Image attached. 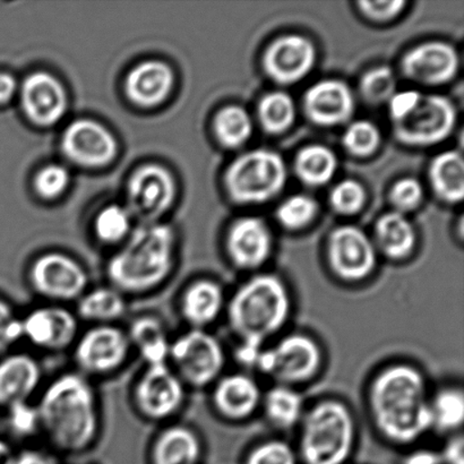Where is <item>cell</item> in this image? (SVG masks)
Masks as SVG:
<instances>
[{"label":"cell","instance_id":"cell-1","mask_svg":"<svg viewBox=\"0 0 464 464\" xmlns=\"http://www.w3.org/2000/svg\"><path fill=\"white\" fill-rule=\"evenodd\" d=\"M41 435L56 454L82 456L98 443L102 407L92 380L77 371L54 376L36 400Z\"/></svg>","mask_w":464,"mask_h":464},{"label":"cell","instance_id":"cell-2","mask_svg":"<svg viewBox=\"0 0 464 464\" xmlns=\"http://www.w3.org/2000/svg\"><path fill=\"white\" fill-rule=\"evenodd\" d=\"M367 407L375 430L394 445H411L433 430L429 381L420 367L395 362L368 384Z\"/></svg>","mask_w":464,"mask_h":464},{"label":"cell","instance_id":"cell-3","mask_svg":"<svg viewBox=\"0 0 464 464\" xmlns=\"http://www.w3.org/2000/svg\"><path fill=\"white\" fill-rule=\"evenodd\" d=\"M177 240L171 227L150 222L130 232L108 259L107 284L127 298L156 293L174 276Z\"/></svg>","mask_w":464,"mask_h":464},{"label":"cell","instance_id":"cell-4","mask_svg":"<svg viewBox=\"0 0 464 464\" xmlns=\"http://www.w3.org/2000/svg\"><path fill=\"white\" fill-rule=\"evenodd\" d=\"M294 299L286 282L270 272H257L227 299L226 317L238 343L264 348L293 314Z\"/></svg>","mask_w":464,"mask_h":464},{"label":"cell","instance_id":"cell-5","mask_svg":"<svg viewBox=\"0 0 464 464\" xmlns=\"http://www.w3.org/2000/svg\"><path fill=\"white\" fill-rule=\"evenodd\" d=\"M298 429L295 451L304 464H344L356 448V418L340 399H321L306 408Z\"/></svg>","mask_w":464,"mask_h":464},{"label":"cell","instance_id":"cell-6","mask_svg":"<svg viewBox=\"0 0 464 464\" xmlns=\"http://www.w3.org/2000/svg\"><path fill=\"white\" fill-rule=\"evenodd\" d=\"M323 365L324 353L317 340L303 332H293L266 345L258 354L254 371L275 384L297 389L316 379Z\"/></svg>","mask_w":464,"mask_h":464},{"label":"cell","instance_id":"cell-7","mask_svg":"<svg viewBox=\"0 0 464 464\" xmlns=\"http://www.w3.org/2000/svg\"><path fill=\"white\" fill-rule=\"evenodd\" d=\"M286 179L288 169L280 153L256 149L231 162L225 185L232 201L247 206L270 202L285 188Z\"/></svg>","mask_w":464,"mask_h":464},{"label":"cell","instance_id":"cell-8","mask_svg":"<svg viewBox=\"0 0 464 464\" xmlns=\"http://www.w3.org/2000/svg\"><path fill=\"white\" fill-rule=\"evenodd\" d=\"M168 363L186 388L202 390L224 375L227 354L210 330L188 329L172 338Z\"/></svg>","mask_w":464,"mask_h":464},{"label":"cell","instance_id":"cell-9","mask_svg":"<svg viewBox=\"0 0 464 464\" xmlns=\"http://www.w3.org/2000/svg\"><path fill=\"white\" fill-rule=\"evenodd\" d=\"M32 294L47 304H75L90 288V276L83 264L70 255L50 252L40 255L26 271Z\"/></svg>","mask_w":464,"mask_h":464},{"label":"cell","instance_id":"cell-10","mask_svg":"<svg viewBox=\"0 0 464 464\" xmlns=\"http://www.w3.org/2000/svg\"><path fill=\"white\" fill-rule=\"evenodd\" d=\"M188 390L169 363L144 366L131 388V404L142 420L169 424L183 411Z\"/></svg>","mask_w":464,"mask_h":464},{"label":"cell","instance_id":"cell-11","mask_svg":"<svg viewBox=\"0 0 464 464\" xmlns=\"http://www.w3.org/2000/svg\"><path fill=\"white\" fill-rule=\"evenodd\" d=\"M71 353L75 371L90 380L117 374L133 354L126 329L120 324L90 325Z\"/></svg>","mask_w":464,"mask_h":464},{"label":"cell","instance_id":"cell-12","mask_svg":"<svg viewBox=\"0 0 464 464\" xmlns=\"http://www.w3.org/2000/svg\"><path fill=\"white\" fill-rule=\"evenodd\" d=\"M332 275L344 284H362L374 275L379 253L372 237L357 226H340L331 231L325 246Z\"/></svg>","mask_w":464,"mask_h":464},{"label":"cell","instance_id":"cell-13","mask_svg":"<svg viewBox=\"0 0 464 464\" xmlns=\"http://www.w3.org/2000/svg\"><path fill=\"white\" fill-rule=\"evenodd\" d=\"M458 112L451 99L440 94H421L407 117L392 122L395 140L411 148H427L449 139L457 126Z\"/></svg>","mask_w":464,"mask_h":464},{"label":"cell","instance_id":"cell-14","mask_svg":"<svg viewBox=\"0 0 464 464\" xmlns=\"http://www.w3.org/2000/svg\"><path fill=\"white\" fill-rule=\"evenodd\" d=\"M22 340L49 353L71 352L81 334L74 309L66 304H47L21 316Z\"/></svg>","mask_w":464,"mask_h":464},{"label":"cell","instance_id":"cell-15","mask_svg":"<svg viewBox=\"0 0 464 464\" xmlns=\"http://www.w3.org/2000/svg\"><path fill=\"white\" fill-rule=\"evenodd\" d=\"M315 44L302 34H285L273 40L262 57L263 71L279 85H293L306 79L317 62Z\"/></svg>","mask_w":464,"mask_h":464},{"label":"cell","instance_id":"cell-16","mask_svg":"<svg viewBox=\"0 0 464 464\" xmlns=\"http://www.w3.org/2000/svg\"><path fill=\"white\" fill-rule=\"evenodd\" d=\"M275 240L266 221L245 217L234 222L226 237L231 266L244 272H259L271 258Z\"/></svg>","mask_w":464,"mask_h":464},{"label":"cell","instance_id":"cell-17","mask_svg":"<svg viewBox=\"0 0 464 464\" xmlns=\"http://www.w3.org/2000/svg\"><path fill=\"white\" fill-rule=\"evenodd\" d=\"M400 63L408 80L421 85L438 86L456 79L460 57L452 44L430 41L409 50Z\"/></svg>","mask_w":464,"mask_h":464},{"label":"cell","instance_id":"cell-18","mask_svg":"<svg viewBox=\"0 0 464 464\" xmlns=\"http://www.w3.org/2000/svg\"><path fill=\"white\" fill-rule=\"evenodd\" d=\"M175 180L169 171L158 165L140 167L129 183L130 212L145 224L154 222L174 203Z\"/></svg>","mask_w":464,"mask_h":464},{"label":"cell","instance_id":"cell-19","mask_svg":"<svg viewBox=\"0 0 464 464\" xmlns=\"http://www.w3.org/2000/svg\"><path fill=\"white\" fill-rule=\"evenodd\" d=\"M263 391L247 372L224 374L212 385L211 404L227 421L248 420L261 409Z\"/></svg>","mask_w":464,"mask_h":464},{"label":"cell","instance_id":"cell-20","mask_svg":"<svg viewBox=\"0 0 464 464\" xmlns=\"http://www.w3.org/2000/svg\"><path fill=\"white\" fill-rule=\"evenodd\" d=\"M304 115L321 127L347 124L356 111V99L352 88L343 81L322 80L309 86L304 94Z\"/></svg>","mask_w":464,"mask_h":464},{"label":"cell","instance_id":"cell-21","mask_svg":"<svg viewBox=\"0 0 464 464\" xmlns=\"http://www.w3.org/2000/svg\"><path fill=\"white\" fill-rule=\"evenodd\" d=\"M63 153L77 165L102 167L111 163L117 154V142L106 127L90 120L72 122L63 131Z\"/></svg>","mask_w":464,"mask_h":464},{"label":"cell","instance_id":"cell-22","mask_svg":"<svg viewBox=\"0 0 464 464\" xmlns=\"http://www.w3.org/2000/svg\"><path fill=\"white\" fill-rule=\"evenodd\" d=\"M227 295L219 281L202 276L181 289L177 311L188 329L208 330L224 315Z\"/></svg>","mask_w":464,"mask_h":464},{"label":"cell","instance_id":"cell-23","mask_svg":"<svg viewBox=\"0 0 464 464\" xmlns=\"http://www.w3.org/2000/svg\"><path fill=\"white\" fill-rule=\"evenodd\" d=\"M41 363L34 354L11 352L0 357V408L31 401L43 384Z\"/></svg>","mask_w":464,"mask_h":464},{"label":"cell","instance_id":"cell-24","mask_svg":"<svg viewBox=\"0 0 464 464\" xmlns=\"http://www.w3.org/2000/svg\"><path fill=\"white\" fill-rule=\"evenodd\" d=\"M21 95L26 116L36 125L57 124L66 112L65 90L48 72H38L27 76L22 85Z\"/></svg>","mask_w":464,"mask_h":464},{"label":"cell","instance_id":"cell-25","mask_svg":"<svg viewBox=\"0 0 464 464\" xmlns=\"http://www.w3.org/2000/svg\"><path fill=\"white\" fill-rule=\"evenodd\" d=\"M202 436L192 426L169 422L162 427L149 448V464H201Z\"/></svg>","mask_w":464,"mask_h":464},{"label":"cell","instance_id":"cell-26","mask_svg":"<svg viewBox=\"0 0 464 464\" xmlns=\"http://www.w3.org/2000/svg\"><path fill=\"white\" fill-rule=\"evenodd\" d=\"M131 352L142 359L144 366L168 363L171 336L163 318L156 314H140L126 327Z\"/></svg>","mask_w":464,"mask_h":464},{"label":"cell","instance_id":"cell-27","mask_svg":"<svg viewBox=\"0 0 464 464\" xmlns=\"http://www.w3.org/2000/svg\"><path fill=\"white\" fill-rule=\"evenodd\" d=\"M174 86V72L167 63L150 61L140 63L130 72L126 93L131 102L151 108L162 103Z\"/></svg>","mask_w":464,"mask_h":464},{"label":"cell","instance_id":"cell-28","mask_svg":"<svg viewBox=\"0 0 464 464\" xmlns=\"http://www.w3.org/2000/svg\"><path fill=\"white\" fill-rule=\"evenodd\" d=\"M129 311V298L115 286H90L75 303L80 322L90 325L118 324Z\"/></svg>","mask_w":464,"mask_h":464},{"label":"cell","instance_id":"cell-29","mask_svg":"<svg viewBox=\"0 0 464 464\" xmlns=\"http://www.w3.org/2000/svg\"><path fill=\"white\" fill-rule=\"evenodd\" d=\"M374 241L377 253L393 262H402L411 256L417 247L415 227L407 216L391 211L376 221Z\"/></svg>","mask_w":464,"mask_h":464},{"label":"cell","instance_id":"cell-30","mask_svg":"<svg viewBox=\"0 0 464 464\" xmlns=\"http://www.w3.org/2000/svg\"><path fill=\"white\" fill-rule=\"evenodd\" d=\"M261 409L268 424L284 431L298 427L306 411L298 389L280 384L263 392Z\"/></svg>","mask_w":464,"mask_h":464},{"label":"cell","instance_id":"cell-31","mask_svg":"<svg viewBox=\"0 0 464 464\" xmlns=\"http://www.w3.org/2000/svg\"><path fill=\"white\" fill-rule=\"evenodd\" d=\"M430 183L434 194L448 204L461 203L464 197V161L456 150L440 153L430 162Z\"/></svg>","mask_w":464,"mask_h":464},{"label":"cell","instance_id":"cell-32","mask_svg":"<svg viewBox=\"0 0 464 464\" xmlns=\"http://www.w3.org/2000/svg\"><path fill=\"white\" fill-rule=\"evenodd\" d=\"M339 161L335 153L323 144L304 147L295 158V172L299 180L309 188H320L334 179Z\"/></svg>","mask_w":464,"mask_h":464},{"label":"cell","instance_id":"cell-33","mask_svg":"<svg viewBox=\"0 0 464 464\" xmlns=\"http://www.w3.org/2000/svg\"><path fill=\"white\" fill-rule=\"evenodd\" d=\"M433 430L445 435L460 433L464 421V393L461 386L445 385L430 394Z\"/></svg>","mask_w":464,"mask_h":464},{"label":"cell","instance_id":"cell-34","mask_svg":"<svg viewBox=\"0 0 464 464\" xmlns=\"http://www.w3.org/2000/svg\"><path fill=\"white\" fill-rule=\"evenodd\" d=\"M297 117L294 99L282 91L270 92L259 100L257 120L267 134L281 135L290 130Z\"/></svg>","mask_w":464,"mask_h":464},{"label":"cell","instance_id":"cell-35","mask_svg":"<svg viewBox=\"0 0 464 464\" xmlns=\"http://www.w3.org/2000/svg\"><path fill=\"white\" fill-rule=\"evenodd\" d=\"M218 140L228 149H238L252 138L254 122L247 111L239 106L221 109L215 118Z\"/></svg>","mask_w":464,"mask_h":464},{"label":"cell","instance_id":"cell-36","mask_svg":"<svg viewBox=\"0 0 464 464\" xmlns=\"http://www.w3.org/2000/svg\"><path fill=\"white\" fill-rule=\"evenodd\" d=\"M397 76L388 66H379L363 72L359 82V94L371 106L388 103L397 92Z\"/></svg>","mask_w":464,"mask_h":464},{"label":"cell","instance_id":"cell-37","mask_svg":"<svg viewBox=\"0 0 464 464\" xmlns=\"http://www.w3.org/2000/svg\"><path fill=\"white\" fill-rule=\"evenodd\" d=\"M318 210L320 208L315 198L306 194H297L285 198L277 208L276 216L285 229L297 231L311 225L316 219Z\"/></svg>","mask_w":464,"mask_h":464},{"label":"cell","instance_id":"cell-38","mask_svg":"<svg viewBox=\"0 0 464 464\" xmlns=\"http://www.w3.org/2000/svg\"><path fill=\"white\" fill-rule=\"evenodd\" d=\"M130 212L113 204L99 213L94 224L95 235L103 244L121 245L130 235Z\"/></svg>","mask_w":464,"mask_h":464},{"label":"cell","instance_id":"cell-39","mask_svg":"<svg viewBox=\"0 0 464 464\" xmlns=\"http://www.w3.org/2000/svg\"><path fill=\"white\" fill-rule=\"evenodd\" d=\"M382 135L375 124L370 121L350 122L343 136V145L350 156L368 158L380 149Z\"/></svg>","mask_w":464,"mask_h":464},{"label":"cell","instance_id":"cell-40","mask_svg":"<svg viewBox=\"0 0 464 464\" xmlns=\"http://www.w3.org/2000/svg\"><path fill=\"white\" fill-rule=\"evenodd\" d=\"M9 434L18 440H29L41 435L40 418L35 402L12 404L5 409Z\"/></svg>","mask_w":464,"mask_h":464},{"label":"cell","instance_id":"cell-41","mask_svg":"<svg viewBox=\"0 0 464 464\" xmlns=\"http://www.w3.org/2000/svg\"><path fill=\"white\" fill-rule=\"evenodd\" d=\"M366 202V188L358 180L344 179L340 181L330 193L331 207L339 215H357L365 207Z\"/></svg>","mask_w":464,"mask_h":464},{"label":"cell","instance_id":"cell-42","mask_svg":"<svg viewBox=\"0 0 464 464\" xmlns=\"http://www.w3.org/2000/svg\"><path fill=\"white\" fill-rule=\"evenodd\" d=\"M297 451L284 440H263L250 450L245 464H298Z\"/></svg>","mask_w":464,"mask_h":464},{"label":"cell","instance_id":"cell-43","mask_svg":"<svg viewBox=\"0 0 464 464\" xmlns=\"http://www.w3.org/2000/svg\"><path fill=\"white\" fill-rule=\"evenodd\" d=\"M425 190L420 180L412 177H404L393 184L390 190V202L393 211L407 213L417 210L424 201Z\"/></svg>","mask_w":464,"mask_h":464},{"label":"cell","instance_id":"cell-44","mask_svg":"<svg viewBox=\"0 0 464 464\" xmlns=\"http://www.w3.org/2000/svg\"><path fill=\"white\" fill-rule=\"evenodd\" d=\"M22 340L21 315L8 300L0 297V357L13 352Z\"/></svg>","mask_w":464,"mask_h":464},{"label":"cell","instance_id":"cell-45","mask_svg":"<svg viewBox=\"0 0 464 464\" xmlns=\"http://www.w3.org/2000/svg\"><path fill=\"white\" fill-rule=\"evenodd\" d=\"M70 183V174L66 168L59 165L44 167L36 175L34 181L36 192L44 198H56L65 192Z\"/></svg>","mask_w":464,"mask_h":464},{"label":"cell","instance_id":"cell-46","mask_svg":"<svg viewBox=\"0 0 464 464\" xmlns=\"http://www.w3.org/2000/svg\"><path fill=\"white\" fill-rule=\"evenodd\" d=\"M359 12L362 16L376 23H386L394 20L404 11L407 2L404 0H389V2H368L362 0L358 4Z\"/></svg>","mask_w":464,"mask_h":464},{"label":"cell","instance_id":"cell-47","mask_svg":"<svg viewBox=\"0 0 464 464\" xmlns=\"http://www.w3.org/2000/svg\"><path fill=\"white\" fill-rule=\"evenodd\" d=\"M421 98V93L415 90L395 92L388 102L389 112L392 122L403 120L416 108Z\"/></svg>","mask_w":464,"mask_h":464},{"label":"cell","instance_id":"cell-48","mask_svg":"<svg viewBox=\"0 0 464 464\" xmlns=\"http://www.w3.org/2000/svg\"><path fill=\"white\" fill-rule=\"evenodd\" d=\"M13 464H62L58 454L48 450L26 448L16 453Z\"/></svg>","mask_w":464,"mask_h":464},{"label":"cell","instance_id":"cell-49","mask_svg":"<svg viewBox=\"0 0 464 464\" xmlns=\"http://www.w3.org/2000/svg\"><path fill=\"white\" fill-rule=\"evenodd\" d=\"M440 454L443 464H464V440L461 431L449 436Z\"/></svg>","mask_w":464,"mask_h":464},{"label":"cell","instance_id":"cell-50","mask_svg":"<svg viewBox=\"0 0 464 464\" xmlns=\"http://www.w3.org/2000/svg\"><path fill=\"white\" fill-rule=\"evenodd\" d=\"M402 464H443V461L436 450L416 449L403 458Z\"/></svg>","mask_w":464,"mask_h":464},{"label":"cell","instance_id":"cell-51","mask_svg":"<svg viewBox=\"0 0 464 464\" xmlns=\"http://www.w3.org/2000/svg\"><path fill=\"white\" fill-rule=\"evenodd\" d=\"M17 84L15 79L7 72H0V106L11 102L15 94Z\"/></svg>","mask_w":464,"mask_h":464},{"label":"cell","instance_id":"cell-52","mask_svg":"<svg viewBox=\"0 0 464 464\" xmlns=\"http://www.w3.org/2000/svg\"><path fill=\"white\" fill-rule=\"evenodd\" d=\"M16 453L15 449L8 440L0 438V464H13Z\"/></svg>","mask_w":464,"mask_h":464}]
</instances>
